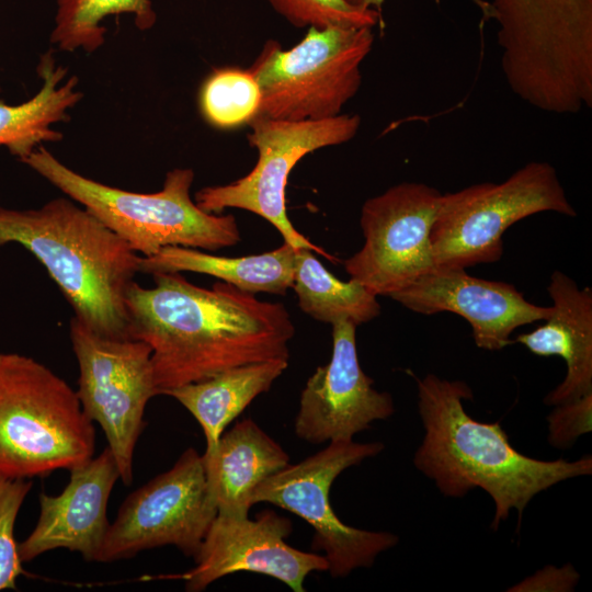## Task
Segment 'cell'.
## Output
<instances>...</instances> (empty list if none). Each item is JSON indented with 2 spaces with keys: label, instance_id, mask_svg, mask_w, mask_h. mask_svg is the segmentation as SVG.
<instances>
[{
  "label": "cell",
  "instance_id": "cell-27",
  "mask_svg": "<svg viewBox=\"0 0 592 592\" xmlns=\"http://www.w3.org/2000/svg\"><path fill=\"white\" fill-rule=\"evenodd\" d=\"M548 443L558 449L571 448L576 441L592 429V394L554 406L547 415Z\"/></svg>",
  "mask_w": 592,
  "mask_h": 592
},
{
  "label": "cell",
  "instance_id": "cell-22",
  "mask_svg": "<svg viewBox=\"0 0 592 592\" xmlns=\"http://www.w3.org/2000/svg\"><path fill=\"white\" fill-rule=\"evenodd\" d=\"M309 249H297L294 288L300 309L325 323L358 326L380 314L377 296L360 282H343L330 273Z\"/></svg>",
  "mask_w": 592,
  "mask_h": 592
},
{
  "label": "cell",
  "instance_id": "cell-12",
  "mask_svg": "<svg viewBox=\"0 0 592 592\" xmlns=\"http://www.w3.org/2000/svg\"><path fill=\"white\" fill-rule=\"evenodd\" d=\"M443 193L401 182L365 201L363 247L344 261L345 272L376 296H390L435 270L430 234Z\"/></svg>",
  "mask_w": 592,
  "mask_h": 592
},
{
  "label": "cell",
  "instance_id": "cell-23",
  "mask_svg": "<svg viewBox=\"0 0 592 592\" xmlns=\"http://www.w3.org/2000/svg\"><path fill=\"white\" fill-rule=\"evenodd\" d=\"M130 14L139 31L157 22L151 0H57L50 43L59 50L93 53L105 42L104 20Z\"/></svg>",
  "mask_w": 592,
  "mask_h": 592
},
{
  "label": "cell",
  "instance_id": "cell-1",
  "mask_svg": "<svg viewBox=\"0 0 592 592\" xmlns=\"http://www.w3.org/2000/svg\"><path fill=\"white\" fill-rule=\"evenodd\" d=\"M135 281L126 295L129 338L151 349L158 395L240 365L288 360L295 334L282 303L258 299L226 282L197 286L180 273Z\"/></svg>",
  "mask_w": 592,
  "mask_h": 592
},
{
  "label": "cell",
  "instance_id": "cell-20",
  "mask_svg": "<svg viewBox=\"0 0 592 592\" xmlns=\"http://www.w3.org/2000/svg\"><path fill=\"white\" fill-rule=\"evenodd\" d=\"M296 251L284 242L260 254L229 258L184 247H166L151 257H140L139 272H194L214 276L248 292L285 295L293 286Z\"/></svg>",
  "mask_w": 592,
  "mask_h": 592
},
{
  "label": "cell",
  "instance_id": "cell-29",
  "mask_svg": "<svg viewBox=\"0 0 592 592\" xmlns=\"http://www.w3.org/2000/svg\"><path fill=\"white\" fill-rule=\"evenodd\" d=\"M346 3H349L351 7L356 8L358 10H376L380 12L383 3L385 0H344ZM475 3L481 8L483 13L486 15L491 16V9L490 3H487L482 0H474Z\"/></svg>",
  "mask_w": 592,
  "mask_h": 592
},
{
  "label": "cell",
  "instance_id": "cell-3",
  "mask_svg": "<svg viewBox=\"0 0 592 592\" xmlns=\"http://www.w3.org/2000/svg\"><path fill=\"white\" fill-rule=\"evenodd\" d=\"M18 243L46 269L93 332L129 338L126 295L140 257L83 206L69 197L38 208L0 206V247Z\"/></svg>",
  "mask_w": 592,
  "mask_h": 592
},
{
  "label": "cell",
  "instance_id": "cell-14",
  "mask_svg": "<svg viewBox=\"0 0 592 592\" xmlns=\"http://www.w3.org/2000/svg\"><path fill=\"white\" fill-rule=\"evenodd\" d=\"M356 325H332V355L307 379L294 422L295 434L306 442L352 441L374 421L395 413L389 392L373 388L358 361Z\"/></svg>",
  "mask_w": 592,
  "mask_h": 592
},
{
  "label": "cell",
  "instance_id": "cell-10",
  "mask_svg": "<svg viewBox=\"0 0 592 592\" xmlns=\"http://www.w3.org/2000/svg\"><path fill=\"white\" fill-rule=\"evenodd\" d=\"M70 340L79 365L76 392L82 410L102 428L119 479L129 486L145 409L158 395L151 349L140 340L100 335L76 317L70 321Z\"/></svg>",
  "mask_w": 592,
  "mask_h": 592
},
{
  "label": "cell",
  "instance_id": "cell-13",
  "mask_svg": "<svg viewBox=\"0 0 592 592\" xmlns=\"http://www.w3.org/2000/svg\"><path fill=\"white\" fill-rule=\"evenodd\" d=\"M292 522L274 511H263L254 520L218 514L194 556L195 566L182 574L189 592L204 591L214 581L240 571L272 577L294 592H304V581L312 571H328L325 556L289 546L285 538Z\"/></svg>",
  "mask_w": 592,
  "mask_h": 592
},
{
  "label": "cell",
  "instance_id": "cell-15",
  "mask_svg": "<svg viewBox=\"0 0 592 592\" xmlns=\"http://www.w3.org/2000/svg\"><path fill=\"white\" fill-rule=\"evenodd\" d=\"M421 315L453 312L468 321L479 349L500 351L512 344V332L544 321L551 306L525 299L512 284L473 276L466 269L437 267L389 296Z\"/></svg>",
  "mask_w": 592,
  "mask_h": 592
},
{
  "label": "cell",
  "instance_id": "cell-7",
  "mask_svg": "<svg viewBox=\"0 0 592 592\" xmlns=\"http://www.w3.org/2000/svg\"><path fill=\"white\" fill-rule=\"evenodd\" d=\"M542 212L577 215L556 169L546 161L528 162L501 183H476L443 194L430 234L435 267L499 261L505 230Z\"/></svg>",
  "mask_w": 592,
  "mask_h": 592
},
{
  "label": "cell",
  "instance_id": "cell-21",
  "mask_svg": "<svg viewBox=\"0 0 592 592\" xmlns=\"http://www.w3.org/2000/svg\"><path fill=\"white\" fill-rule=\"evenodd\" d=\"M288 360H267L224 371L207 379L166 390L200 423L210 453L227 428L259 395L267 391Z\"/></svg>",
  "mask_w": 592,
  "mask_h": 592
},
{
  "label": "cell",
  "instance_id": "cell-17",
  "mask_svg": "<svg viewBox=\"0 0 592 592\" xmlns=\"http://www.w3.org/2000/svg\"><path fill=\"white\" fill-rule=\"evenodd\" d=\"M553 306L544 325L516 337L515 342L538 356L558 355L567 365L563 380L544 398L557 406L592 394V291L554 271L547 287Z\"/></svg>",
  "mask_w": 592,
  "mask_h": 592
},
{
  "label": "cell",
  "instance_id": "cell-5",
  "mask_svg": "<svg viewBox=\"0 0 592 592\" xmlns=\"http://www.w3.org/2000/svg\"><path fill=\"white\" fill-rule=\"evenodd\" d=\"M95 431L77 392L33 357L0 353V474L47 476L93 457Z\"/></svg>",
  "mask_w": 592,
  "mask_h": 592
},
{
  "label": "cell",
  "instance_id": "cell-25",
  "mask_svg": "<svg viewBox=\"0 0 592 592\" xmlns=\"http://www.w3.org/2000/svg\"><path fill=\"white\" fill-rule=\"evenodd\" d=\"M295 27L329 25L368 26L383 24L380 12L358 10L344 0H265Z\"/></svg>",
  "mask_w": 592,
  "mask_h": 592
},
{
  "label": "cell",
  "instance_id": "cell-24",
  "mask_svg": "<svg viewBox=\"0 0 592 592\" xmlns=\"http://www.w3.org/2000/svg\"><path fill=\"white\" fill-rule=\"evenodd\" d=\"M260 105L261 91L249 69L216 68L200 88V112L214 128L232 129L249 124L258 116Z\"/></svg>",
  "mask_w": 592,
  "mask_h": 592
},
{
  "label": "cell",
  "instance_id": "cell-16",
  "mask_svg": "<svg viewBox=\"0 0 592 592\" xmlns=\"http://www.w3.org/2000/svg\"><path fill=\"white\" fill-rule=\"evenodd\" d=\"M119 471L109 447L70 469V480L58 496L39 494V515L18 550L22 562L57 548L96 561L110 526L106 508Z\"/></svg>",
  "mask_w": 592,
  "mask_h": 592
},
{
  "label": "cell",
  "instance_id": "cell-30",
  "mask_svg": "<svg viewBox=\"0 0 592 592\" xmlns=\"http://www.w3.org/2000/svg\"><path fill=\"white\" fill-rule=\"evenodd\" d=\"M0 91H1V89H0Z\"/></svg>",
  "mask_w": 592,
  "mask_h": 592
},
{
  "label": "cell",
  "instance_id": "cell-2",
  "mask_svg": "<svg viewBox=\"0 0 592 592\" xmlns=\"http://www.w3.org/2000/svg\"><path fill=\"white\" fill-rule=\"evenodd\" d=\"M474 397L464 380L434 374L418 379V410L424 436L413 464L432 479L445 497L462 498L474 488L494 502L491 528L519 513L539 492L570 478L592 474V456L577 460H542L514 448L499 421L480 422L465 410L463 400Z\"/></svg>",
  "mask_w": 592,
  "mask_h": 592
},
{
  "label": "cell",
  "instance_id": "cell-19",
  "mask_svg": "<svg viewBox=\"0 0 592 592\" xmlns=\"http://www.w3.org/2000/svg\"><path fill=\"white\" fill-rule=\"evenodd\" d=\"M36 70L42 83L31 99L15 105L0 100V146L19 160L45 143L62 139V133L53 127L68 121L69 111L83 96L78 77H67V68L52 50L41 56Z\"/></svg>",
  "mask_w": 592,
  "mask_h": 592
},
{
  "label": "cell",
  "instance_id": "cell-11",
  "mask_svg": "<svg viewBox=\"0 0 592 592\" xmlns=\"http://www.w3.org/2000/svg\"><path fill=\"white\" fill-rule=\"evenodd\" d=\"M216 515L203 455L189 447L169 470L124 500L110 523L96 561L128 559L168 545L194 558Z\"/></svg>",
  "mask_w": 592,
  "mask_h": 592
},
{
  "label": "cell",
  "instance_id": "cell-4",
  "mask_svg": "<svg viewBox=\"0 0 592 592\" xmlns=\"http://www.w3.org/2000/svg\"><path fill=\"white\" fill-rule=\"evenodd\" d=\"M67 197L88 209L141 257L166 247L216 251L236 246L234 215L203 210L191 197L194 171L177 168L155 193H137L87 178L64 164L43 145L20 159Z\"/></svg>",
  "mask_w": 592,
  "mask_h": 592
},
{
  "label": "cell",
  "instance_id": "cell-18",
  "mask_svg": "<svg viewBox=\"0 0 592 592\" xmlns=\"http://www.w3.org/2000/svg\"><path fill=\"white\" fill-rule=\"evenodd\" d=\"M203 460L217 513L247 517L254 488L286 467L289 456L253 420L243 419L223 432L216 447L203 454Z\"/></svg>",
  "mask_w": 592,
  "mask_h": 592
},
{
  "label": "cell",
  "instance_id": "cell-8",
  "mask_svg": "<svg viewBox=\"0 0 592 592\" xmlns=\"http://www.w3.org/2000/svg\"><path fill=\"white\" fill-rule=\"evenodd\" d=\"M357 114H340L318 121H283L254 117L248 134L249 145L257 149L258 161L244 177L224 185L206 186L194 201L207 213L240 208L267 220L295 249H309L333 260L322 248L300 234L286 212V186L294 167L305 156L320 148L353 139L360 127Z\"/></svg>",
  "mask_w": 592,
  "mask_h": 592
},
{
  "label": "cell",
  "instance_id": "cell-26",
  "mask_svg": "<svg viewBox=\"0 0 592 592\" xmlns=\"http://www.w3.org/2000/svg\"><path fill=\"white\" fill-rule=\"evenodd\" d=\"M32 486L30 479L0 474V591L15 589L18 578L24 573L14 538V525Z\"/></svg>",
  "mask_w": 592,
  "mask_h": 592
},
{
  "label": "cell",
  "instance_id": "cell-28",
  "mask_svg": "<svg viewBox=\"0 0 592 592\" xmlns=\"http://www.w3.org/2000/svg\"><path fill=\"white\" fill-rule=\"evenodd\" d=\"M580 578L579 572L571 563L562 568L546 566L533 576L523 579L508 591L533 592V591H573Z\"/></svg>",
  "mask_w": 592,
  "mask_h": 592
},
{
  "label": "cell",
  "instance_id": "cell-9",
  "mask_svg": "<svg viewBox=\"0 0 592 592\" xmlns=\"http://www.w3.org/2000/svg\"><path fill=\"white\" fill-rule=\"evenodd\" d=\"M384 447L380 442H330L303 462L288 464L264 479L252 491L251 504L272 503L305 520L315 531L312 548L326 553L328 571L333 578L369 568L379 554L398 544V536L344 524L334 513L329 494L343 470L378 455Z\"/></svg>",
  "mask_w": 592,
  "mask_h": 592
},
{
  "label": "cell",
  "instance_id": "cell-6",
  "mask_svg": "<svg viewBox=\"0 0 592 592\" xmlns=\"http://www.w3.org/2000/svg\"><path fill=\"white\" fill-rule=\"evenodd\" d=\"M373 27H308L291 49L269 39L249 71L261 91L258 116L318 121L341 114L362 84L361 66L374 44Z\"/></svg>",
  "mask_w": 592,
  "mask_h": 592
}]
</instances>
